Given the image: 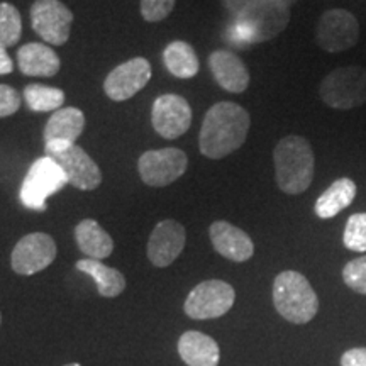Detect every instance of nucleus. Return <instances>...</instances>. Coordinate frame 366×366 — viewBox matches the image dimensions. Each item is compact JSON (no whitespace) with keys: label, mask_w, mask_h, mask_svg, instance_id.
I'll return each instance as SVG.
<instances>
[{"label":"nucleus","mask_w":366,"mask_h":366,"mask_svg":"<svg viewBox=\"0 0 366 366\" xmlns=\"http://www.w3.org/2000/svg\"><path fill=\"white\" fill-rule=\"evenodd\" d=\"M234 300L236 292L229 283L222 280H205L190 292L183 309L192 319H217L231 310Z\"/></svg>","instance_id":"9"},{"label":"nucleus","mask_w":366,"mask_h":366,"mask_svg":"<svg viewBox=\"0 0 366 366\" xmlns=\"http://www.w3.org/2000/svg\"><path fill=\"white\" fill-rule=\"evenodd\" d=\"M151 122H153L154 131L164 139H177L190 129L192 109L180 95H159L153 104Z\"/></svg>","instance_id":"13"},{"label":"nucleus","mask_w":366,"mask_h":366,"mask_svg":"<svg viewBox=\"0 0 366 366\" xmlns=\"http://www.w3.org/2000/svg\"><path fill=\"white\" fill-rule=\"evenodd\" d=\"M46 157L53 158L61 167L68 185H73L75 189L95 190L102 183L99 164L80 146L61 143V141L46 143Z\"/></svg>","instance_id":"7"},{"label":"nucleus","mask_w":366,"mask_h":366,"mask_svg":"<svg viewBox=\"0 0 366 366\" xmlns=\"http://www.w3.org/2000/svg\"><path fill=\"white\" fill-rule=\"evenodd\" d=\"M0 322H2V314H0Z\"/></svg>","instance_id":"36"},{"label":"nucleus","mask_w":366,"mask_h":366,"mask_svg":"<svg viewBox=\"0 0 366 366\" xmlns=\"http://www.w3.org/2000/svg\"><path fill=\"white\" fill-rule=\"evenodd\" d=\"M341 366H366V347H353L341 356Z\"/></svg>","instance_id":"31"},{"label":"nucleus","mask_w":366,"mask_h":366,"mask_svg":"<svg viewBox=\"0 0 366 366\" xmlns=\"http://www.w3.org/2000/svg\"><path fill=\"white\" fill-rule=\"evenodd\" d=\"M290 7L274 0H258L236 16V24L229 34L239 46L264 43L287 29Z\"/></svg>","instance_id":"3"},{"label":"nucleus","mask_w":366,"mask_h":366,"mask_svg":"<svg viewBox=\"0 0 366 366\" xmlns=\"http://www.w3.org/2000/svg\"><path fill=\"white\" fill-rule=\"evenodd\" d=\"M254 2H258V0H254ZM274 2H280V4H283V6L292 7L297 2V0H274Z\"/></svg>","instance_id":"34"},{"label":"nucleus","mask_w":366,"mask_h":366,"mask_svg":"<svg viewBox=\"0 0 366 366\" xmlns=\"http://www.w3.org/2000/svg\"><path fill=\"white\" fill-rule=\"evenodd\" d=\"M21 107L19 92L12 86L0 84V117H9Z\"/></svg>","instance_id":"30"},{"label":"nucleus","mask_w":366,"mask_h":366,"mask_svg":"<svg viewBox=\"0 0 366 366\" xmlns=\"http://www.w3.org/2000/svg\"><path fill=\"white\" fill-rule=\"evenodd\" d=\"M319 97L336 111L361 107L366 104V70L361 66L336 68L320 81Z\"/></svg>","instance_id":"5"},{"label":"nucleus","mask_w":366,"mask_h":366,"mask_svg":"<svg viewBox=\"0 0 366 366\" xmlns=\"http://www.w3.org/2000/svg\"><path fill=\"white\" fill-rule=\"evenodd\" d=\"M68 185L66 175L53 158L43 157L31 164L21 187V202L24 207L43 212L46 200Z\"/></svg>","instance_id":"6"},{"label":"nucleus","mask_w":366,"mask_h":366,"mask_svg":"<svg viewBox=\"0 0 366 366\" xmlns=\"http://www.w3.org/2000/svg\"><path fill=\"white\" fill-rule=\"evenodd\" d=\"M249 127V114L239 104H214L205 114L200 127V153L210 159L226 158L244 144Z\"/></svg>","instance_id":"1"},{"label":"nucleus","mask_w":366,"mask_h":366,"mask_svg":"<svg viewBox=\"0 0 366 366\" xmlns=\"http://www.w3.org/2000/svg\"><path fill=\"white\" fill-rule=\"evenodd\" d=\"M187 242L185 227L180 222L167 221L158 222L151 232L148 241V258L158 268H167L182 254Z\"/></svg>","instance_id":"15"},{"label":"nucleus","mask_w":366,"mask_h":366,"mask_svg":"<svg viewBox=\"0 0 366 366\" xmlns=\"http://www.w3.org/2000/svg\"><path fill=\"white\" fill-rule=\"evenodd\" d=\"M342 242L347 249L356 251V253H365L366 251V212L353 214L347 219Z\"/></svg>","instance_id":"27"},{"label":"nucleus","mask_w":366,"mask_h":366,"mask_svg":"<svg viewBox=\"0 0 366 366\" xmlns=\"http://www.w3.org/2000/svg\"><path fill=\"white\" fill-rule=\"evenodd\" d=\"M17 65L27 76H54L59 71V56L49 46L27 43L17 49Z\"/></svg>","instance_id":"19"},{"label":"nucleus","mask_w":366,"mask_h":366,"mask_svg":"<svg viewBox=\"0 0 366 366\" xmlns=\"http://www.w3.org/2000/svg\"><path fill=\"white\" fill-rule=\"evenodd\" d=\"M36 34L51 46H63L70 38L73 12L59 0H36L31 7Z\"/></svg>","instance_id":"11"},{"label":"nucleus","mask_w":366,"mask_h":366,"mask_svg":"<svg viewBox=\"0 0 366 366\" xmlns=\"http://www.w3.org/2000/svg\"><path fill=\"white\" fill-rule=\"evenodd\" d=\"M56 242L44 232H33L19 239L12 249L11 264L17 274H36L43 272L56 258Z\"/></svg>","instance_id":"12"},{"label":"nucleus","mask_w":366,"mask_h":366,"mask_svg":"<svg viewBox=\"0 0 366 366\" xmlns=\"http://www.w3.org/2000/svg\"><path fill=\"white\" fill-rule=\"evenodd\" d=\"M273 304L292 324H307L319 310V299L304 274L294 269L282 272L273 282Z\"/></svg>","instance_id":"4"},{"label":"nucleus","mask_w":366,"mask_h":366,"mask_svg":"<svg viewBox=\"0 0 366 366\" xmlns=\"http://www.w3.org/2000/svg\"><path fill=\"white\" fill-rule=\"evenodd\" d=\"M342 280L356 294L366 295V254L360 258L351 259L342 268Z\"/></svg>","instance_id":"28"},{"label":"nucleus","mask_w":366,"mask_h":366,"mask_svg":"<svg viewBox=\"0 0 366 366\" xmlns=\"http://www.w3.org/2000/svg\"><path fill=\"white\" fill-rule=\"evenodd\" d=\"M22 34L21 14L12 4H0V44L11 48L17 44Z\"/></svg>","instance_id":"26"},{"label":"nucleus","mask_w":366,"mask_h":366,"mask_svg":"<svg viewBox=\"0 0 366 366\" xmlns=\"http://www.w3.org/2000/svg\"><path fill=\"white\" fill-rule=\"evenodd\" d=\"M189 158L178 148L149 149L141 154L137 172L141 180L149 187H167L187 172Z\"/></svg>","instance_id":"10"},{"label":"nucleus","mask_w":366,"mask_h":366,"mask_svg":"<svg viewBox=\"0 0 366 366\" xmlns=\"http://www.w3.org/2000/svg\"><path fill=\"white\" fill-rule=\"evenodd\" d=\"M76 269L84 272L92 277L97 283L99 295L105 299H114V297L121 295L126 288V278L119 269L107 267L100 259L85 258L76 262Z\"/></svg>","instance_id":"23"},{"label":"nucleus","mask_w":366,"mask_h":366,"mask_svg":"<svg viewBox=\"0 0 366 366\" xmlns=\"http://www.w3.org/2000/svg\"><path fill=\"white\" fill-rule=\"evenodd\" d=\"M209 66L221 89L242 94L249 86V71L242 59L229 49H217L209 56Z\"/></svg>","instance_id":"17"},{"label":"nucleus","mask_w":366,"mask_h":366,"mask_svg":"<svg viewBox=\"0 0 366 366\" xmlns=\"http://www.w3.org/2000/svg\"><path fill=\"white\" fill-rule=\"evenodd\" d=\"M163 61L167 70L177 79H194L200 70L195 49L185 41H173L164 48Z\"/></svg>","instance_id":"24"},{"label":"nucleus","mask_w":366,"mask_h":366,"mask_svg":"<svg viewBox=\"0 0 366 366\" xmlns=\"http://www.w3.org/2000/svg\"><path fill=\"white\" fill-rule=\"evenodd\" d=\"M356 197V183L351 178H337L324 194L315 200L314 210L320 219H332L353 204Z\"/></svg>","instance_id":"22"},{"label":"nucleus","mask_w":366,"mask_h":366,"mask_svg":"<svg viewBox=\"0 0 366 366\" xmlns=\"http://www.w3.org/2000/svg\"><path fill=\"white\" fill-rule=\"evenodd\" d=\"M75 239L80 251L92 259L109 258L114 251V241L109 232L94 219H84L75 227Z\"/></svg>","instance_id":"21"},{"label":"nucleus","mask_w":366,"mask_h":366,"mask_svg":"<svg viewBox=\"0 0 366 366\" xmlns=\"http://www.w3.org/2000/svg\"><path fill=\"white\" fill-rule=\"evenodd\" d=\"M151 80V65L146 58H132L109 73L104 90L114 102H124L143 90Z\"/></svg>","instance_id":"14"},{"label":"nucleus","mask_w":366,"mask_h":366,"mask_svg":"<svg viewBox=\"0 0 366 366\" xmlns=\"http://www.w3.org/2000/svg\"><path fill=\"white\" fill-rule=\"evenodd\" d=\"M273 163L278 189L288 195L304 194L314 180V151L305 137L292 134L278 141Z\"/></svg>","instance_id":"2"},{"label":"nucleus","mask_w":366,"mask_h":366,"mask_svg":"<svg viewBox=\"0 0 366 366\" xmlns=\"http://www.w3.org/2000/svg\"><path fill=\"white\" fill-rule=\"evenodd\" d=\"M222 2H224V6H226L227 11H231L234 16H237V14L244 11L246 7L251 6L254 0H222Z\"/></svg>","instance_id":"33"},{"label":"nucleus","mask_w":366,"mask_h":366,"mask_svg":"<svg viewBox=\"0 0 366 366\" xmlns=\"http://www.w3.org/2000/svg\"><path fill=\"white\" fill-rule=\"evenodd\" d=\"M85 127V116L76 107H61L49 117L44 127V141H61V143L75 144Z\"/></svg>","instance_id":"20"},{"label":"nucleus","mask_w":366,"mask_h":366,"mask_svg":"<svg viewBox=\"0 0 366 366\" xmlns=\"http://www.w3.org/2000/svg\"><path fill=\"white\" fill-rule=\"evenodd\" d=\"M178 353L189 366H217L221 360L219 345L207 334L187 331L178 340Z\"/></svg>","instance_id":"18"},{"label":"nucleus","mask_w":366,"mask_h":366,"mask_svg":"<svg viewBox=\"0 0 366 366\" xmlns=\"http://www.w3.org/2000/svg\"><path fill=\"white\" fill-rule=\"evenodd\" d=\"M63 366H81L79 363H68V365H63Z\"/></svg>","instance_id":"35"},{"label":"nucleus","mask_w":366,"mask_h":366,"mask_svg":"<svg viewBox=\"0 0 366 366\" xmlns=\"http://www.w3.org/2000/svg\"><path fill=\"white\" fill-rule=\"evenodd\" d=\"M360 39V22L346 9H329L319 17L315 41L327 53H341L356 46Z\"/></svg>","instance_id":"8"},{"label":"nucleus","mask_w":366,"mask_h":366,"mask_svg":"<svg viewBox=\"0 0 366 366\" xmlns=\"http://www.w3.org/2000/svg\"><path fill=\"white\" fill-rule=\"evenodd\" d=\"M26 104L29 105L31 111L34 112H49L63 107L65 104V92L54 89V86L33 84L24 89Z\"/></svg>","instance_id":"25"},{"label":"nucleus","mask_w":366,"mask_h":366,"mask_svg":"<svg viewBox=\"0 0 366 366\" xmlns=\"http://www.w3.org/2000/svg\"><path fill=\"white\" fill-rule=\"evenodd\" d=\"M177 0H141V16L146 22H159L170 16Z\"/></svg>","instance_id":"29"},{"label":"nucleus","mask_w":366,"mask_h":366,"mask_svg":"<svg viewBox=\"0 0 366 366\" xmlns=\"http://www.w3.org/2000/svg\"><path fill=\"white\" fill-rule=\"evenodd\" d=\"M210 241L216 251L231 262L242 263L254 253L253 239L239 227L226 221H216L209 227Z\"/></svg>","instance_id":"16"},{"label":"nucleus","mask_w":366,"mask_h":366,"mask_svg":"<svg viewBox=\"0 0 366 366\" xmlns=\"http://www.w3.org/2000/svg\"><path fill=\"white\" fill-rule=\"evenodd\" d=\"M14 70V63L11 56H9L6 46L0 44V75H9Z\"/></svg>","instance_id":"32"}]
</instances>
